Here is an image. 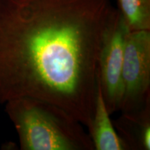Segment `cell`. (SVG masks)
<instances>
[{
  "label": "cell",
  "instance_id": "6da1fadb",
  "mask_svg": "<svg viewBox=\"0 0 150 150\" xmlns=\"http://www.w3.org/2000/svg\"><path fill=\"white\" fill-rule=\"evenodd\" d=\"M110 0H0V104L33 97L88 127Z\"/></svg>",
  "mask_w": 150,
  "mask_h": 150
},
{
  "label": "cell",
  "instance_id": "7a4b0ae2",
  "mask_svg": "<svg viewBox=\"0 0 150 150\" xmlns=\"http://www.w3.org/2000/svg\"><path fill=\"white\" fill-rule=\"evenodd\" d=\"M22 150H94L83 125L66 110L33 97L4 104Z\"/></svg>",
  "mask_w": 150,
  "mask_h": 150
},
{
  "label": "cell",
  "instance_id": "3957f363",
  "mask_svg": "<svg viewBox=\"0 0 150 150\" xmlns=\"http://www.w3.org/2000/svg\"><path fill=\"white\" fill-rule=\"evenodd\" d=\"M122 83L121 112L136 111L150 105V30L127 33Z\"/></svg>",
  "mask_w": 150,
  "mask_h": 150
},
{
  "label": "cell",
  "instance_id": "277c9868",
  "mask_svg": "<svg viewBox=\"0 0 150 150\" xmlns=\"http://www.w3.org/2000/svg\"><path fill=\"white\" fill-rule=\"evenodd\" d=\"M129 32L122 17L117 8H114L105 30L97 62L103 98L110 115L120 108L124 52Z\"/></svg>",
  "mask_w": 150,
  "mask_h": 150
},
{
  "label": "cell",
  "instance_id": "5b68a950",
  "mask_svg": "<svg viewBox=\"0 0 150 150\" xmlns=\"http://www.w3.org/2000/svg\"><path fill=\"white\" fill-rule=\"evenodd\" d=\"M110 116V114L103 98L97 75L93 114L89 126L87 127L94 150H129L126 144L116 131Z\"/></svg>",
  "mask_w": 150,
  "mask_h": 150
},
{
  "label": "cell",
  "instance_id": "8992f818",
  "mask_svg": "<svg viewBox=\"0 0 150 150\" xmlns=\"http://www.w3.org/2000/svg\"><path fill=\"white\" fill-rule=\"evenodd\" d=\"M121 112L113 125L129 150H149L150 105L136 111Z\"/></svg>",
  "mask_w": 150,
  "mask_h": 150
},
{
  "label": "cell",
  "instance_id": "52a82bcc",
  "mask_svg": "<svg viewBox=\"0 0 150 150\" xmlns=\"http://www.w3.org/2000/svg\"><path fill=\"white\" fill-rule=\"evenodd\" d=\"M129 31L150 30V0H116Z\"/></svg>",
  "mask_w": 150,
  "mask_h": 150
}]
</instances>
